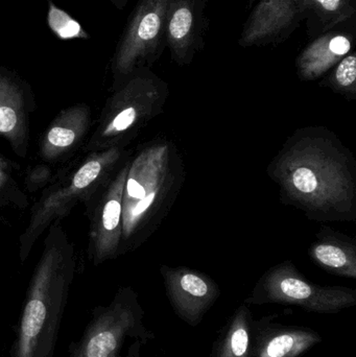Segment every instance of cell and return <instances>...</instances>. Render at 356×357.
I'll return each mask as SVG.
<instances>
[{
  "label": "cell",
  "mask_w": 356,
  "mask_h": 357,
  "mask_svg": "<svg viewBox=\"0 0 356 357\" xmlns=\"http://www.w3.org/2000/svg\"><path fill=\"white\" fill-rule=\"evenodd\" d=\"M209 0H173L167 14L165 44L171 60L180 67L192 64L205 47Z\"/></svg>",
  "instance_id": "10"
},
{
  "label": "cell",
  "mask_w": 356,
  "mask_h": 357,
  "mask_svg": "<svg viewBox=\"0 0 356 357\" xmlns=\"http://www.w3.org/2000/svg\"><path fill=\"white\" fill-rule=\"evenodd\" d=\"M321 85L348 98H356V54L349 52L336 66Z\"/></svg>",
  "instance_id": "18"
},
{
  "label": "cell",
  "mask_w": 356,
  "mask_h": 357,
  "mask_svg": "<svg viewBox=\"0 0 356 357\" xmlns=\"http://www.w3.org/2000/svg\"><path fill=\"white\" fill-rule=\"evenodd\" d=\"M160 273L173 312L190 326L200 324L221 295L219 285L208 275L184 266H162Z\"/></svg>",
  "instance_id": "9"
},
{
  "label": "cell",
  "mask_w": 356,
  "mask_h": 357,
  "mask_svg": "<svg viewBox=\"0 0 356 357\" xmlns=\"http://www.w3.org/2000/svg\"><path fill=\"white\" fill-rule=\"evenodd\" d=\"M47 25L56 37L63 41L90 39L89 33L68 13L59 8L52 0H47Z\"/></svg>",
  "instance_id": "19"
},
{
  "label": "cell",
  "mask_w": 356,
  "mask_h": 357,
  "mask_svg": "<svg viewBox=\"0 0 356 357\" xmlns=\"http://www.w3.org/2000/svg\"><path fill=\"white\" fill-rule=\"evenodd\" d=\"M169 94L167 82L148 67L134 71L115 96V113L105 130V135H123L158 116L163 112Z\"/></svg>",
  "instance_id": "7"
},
{
  "label": "cell",
  "mask_w": 356,
  "mask_h": 357,
  "mask_svg": "<svg viewBox=\"0 0 356 357\" xmlns=\"http://www.w3.org/2000/svg\"><path fill=\"white\" fill-rule=\"evenodd\" d=\"M309 0H261L245 23L242 47L286 41L305 20Z\"/></svg>",
  "instance_id": "8"
},
{
  "label": "cell",
  "mask_w": 356,
  "mask_h": 357,
  "mask_svg": "<svg viewBox=\"0 0 356 357\" xmlns=\"http://www.w3.org/2000/svg\"><path fill=\"white\" fill-rule=\"evenodd\" d=\"M77 134L75 130L66 127H54L47 134V142L54 149H65L75 142Z\"/></svg>",
  "instance_id": "21"
},
{
  "label": "cell",
  "mask_w": 356,
  "mask_h": 357,
  "mask_svg": "<svg viewBox=\"0 0 356 357\" xmlns=\"http://www.w3.org/2000/svg\"><path fill=\"white\" fill-rule=\"evenodd\" d=\"M251 312L242 304L217 341L213 357H251Z\"/></svg>",
  "instance_id": "16"
},
{
  "label": "cell",
  "mask_w": 356,
  "mask_h": 357,
  "mask_svg": "<svg viewBox=\"0 0 356 357\" xmlns=\"http://www.w3.org/2000/svg\"><path fill=\"white\" fill-rule=\"evenodd\" d=\"M21 96L18 86L0 71V133L12 135L18 130Z\"/></svg>",
  "instance_id": "17"
},
{
  "label": "cell",
  "mask_w": 356,
  "mask_h": 357,
  "mask_svg": "<svg viewBox=\"0 0 356 357\" xmlns=\"http://www.w3.org/2000/svg\"><path fill=\"white\" fill-rule=\"evenodd\" d=\"M353 36L340 31H330L315 38L297 56V75L305 82L319 79L353 52Z\"/></svg>",
  "instance_id": "11"
},
{
  "label": "cell",
  "mask_w": 356,
  "mask_h": 357,
  "mask_svg": "<svg viewBox=\"0 0 356 357\" xmlns=\"http://www.w3.org/2000/svg\"><path fill=\"white\" fill-rule=\"evenodd\" d=\"M313 261L330 274L356 278V245L353 239L325 228L309 247Z\"/></svg>",
  "instance_id": "12"
},
{
  "label": "cell",
  "mask_w": 356,
  "mask_h": 357,
  "mask_svg": "<svg viewBox=\"0 0 356 357\" xmlns=\"http://www.w3.org/2000/svg\"><path fill=\"white\" fill-rule=\"evenodd\" d=\"M70 275L54 255L46 256L40 264L17 323L10 357H54Z\"/></svg>",
  "instance_id": "3"
},
{
  "label": "cell",
  "mask_w": 356,
  "mask_h": 357,
  "mask_svg": "<svg viewBox=\"0 0 356 357\" xmlns=\"http://www.w3.org/2000/svg\"><path fill=\"white\" fill-rule=\"evenodd\" d=\"M173 0H138L113 56V70L123 83L142 67L159 60L165 44L167 14Z\"/></svg>",
  "instance_id": "6"
},
{
  "label": "cell",
  "mask_w": 356,
  "mask_h": 357,
  "mask_svg": "<svg viewBox=\"0 0 356 357\" xmlns=\"http://www.w3.org/2000/svg\"><path fill=\"white\" fill-rule=\"evenodd\" d=\"M0 183H1V172H0Z\"/></svg>",
  "instance_id": "23"
},
{
  "label": "cell",
  "mask_w": 356,
  "mask_h": 357,
  "mask_svg": "<svg viewBox=\"0 0 356 357\" xmlns=\"http://www.w3.org/2000/svg\"><path fill=\"white\" fill-rule=\"evenodd\" d=\"M102 160H92L83 165L75 174L71 187L75 189H84L89 186L102 173Z\"/></svg>",
  "instance_id": "20"
},
{
  "label": "cell",
  "mask_w": 356,
  "mask_h": 357,
  "mask_svg": "<svg viewBox=\"0 0 356 357\" xmlns=\"http://www.w3.org/2000/svg\"><path fill=\"white\" fill-rule=\"evenodd\" d=\"M144 310L137 294L123 289L108 305L96 306L68 357H136L155 339L144 323Z\"/></svg>",
  "instance_id": "4"
},
{
  "label": "cell",
  "mask_w": 356,
  "mask_h": 357,
  "mask_svg": "<svg viewBox=\"0 0 356 357\" xmlns=\"http://www.w3.org/2000/svg\"><path fill=\"white\" fill-rule=\"evenodd\" d=\"M246 303L288 304L309 312L338 314L356 305V291L316 284L304 278L292 261H284L263 274Z\"/></svg>",
  "instance_id": "5"
},
{
  "label": "cell",
  "mask_w": 356,
  "mask_h": 357,
  "mask_svg": "<svg viewBox=\"0 0 356 357\" xmlns=\"http://www.w3.org/2000/svg\"><path fill=\"white\" fill-rule=\"evenodd\" d=\"M130 165L123 167L111 187L102 209V228H100L98 256L100 258L111 255L118 245L123 232V197L125 180Z\"/></svg>",
  "instance_id": "14"
},
{
  "label": "cell",
  "mask_w": 356,
  "mask_h": 357,
  "mask_svg": "<svg viewBox=\"0 0 356 357\" xmlns=\"http://www.w3.org/2000/svg\"><path fill=\"white\" fill-rule=\"evenodd\" d=\"M355 14L351 0H309L305 16L307 33L309 37H319Z\"/></svg>",
  "instance_id": "15"
},
{
  "label": "cell",
  "mask_w": 356,
  "mask_h": 357,
  "mask_svg": "<svg viewBox=\"0 0 356 357\" xmlns=\"http://www.w3.org/2000/svg\"><path fill=\"white\" fill-rule=\"evenodd\" d=\"M284 203L318 222H355L356 162L323 127L297 130L268 169Z\"/></svg>",
  "instance_id": "1"
},
{
  "label": "cell",
  "mask_w": 356,
  "mask_h": 357,
  "mask_svg": "<svg viewBox=\"0 0 356 357\" xmlns=\"http://www.w3.org/2000/svg\"><path fill=\"white\" fill-rule=\"evenodd\" d=\"M322 341L319 333L311 329L282 327L259 337L257 357H298Z\"/></svg>",
  "instance_id": "13"
},
{
  "label": "cell",
  "mask_w": 356,
  "mask_h": 357,
  "mask_svg": "<svg viewBox=\"0 0 356 357\" xmlns=\"http://www.w3.org/2000/svg\"><path fill=\"white\" fill-rule=\"evenodd\" d=\"M184 167L173 142L159 139L140 152L129 167L123 197V236L154 231L181 190Z\"/></svg>",
  "instance_id": "2"
},
{
  "label": "cell",
  "mask_w": 356,
  "mask_h": 357,
  "mask_svg": "<svg viewBox=\"0 0 356 357\" xmlns=\"http://www.w3.org/2000/svg\"><path fill=\"white\" fill-rule=\"evenodd\" d=\"M110 1L114 4L115 8H118V10H123L129 0H110Z\"/></svg>",
  "instance_id": "22"
}]
</instances>
